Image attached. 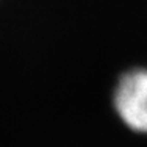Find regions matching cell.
Segmentation results:
<instances>
[{
  "instance_id": "1",
  "label": "cell",
  "mask_w": 147,
  "mask_h": 147,
  "mask_svg": "<svg viewBox=\"0 0 147 147\" xmlns=\"http://www.w3.org/2000/svg\"><path fill=\"white\" fill-rule=\"evenodd\" d=\"M114 107L130 128L147 133V69H133L119 78Z\"/></svg>"
}]
</instances>
